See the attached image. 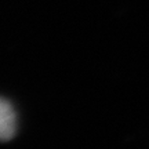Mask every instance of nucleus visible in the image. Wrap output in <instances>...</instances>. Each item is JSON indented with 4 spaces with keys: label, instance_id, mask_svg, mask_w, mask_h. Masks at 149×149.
<instances>
[{
    "label": "nucleus",
    "instance_id": "1",
    "mask_svg": "<svg viewBox=\"0 0 149 149\" xmlns=\"http://www.w3.org/2000/svg\"><path fill=\"white\" fill-rule=\"evenodd\" d=\"M15 135V113L10 104L0 98V141H8Z\"/></svg>",
    "mask_w": 149,
    "mask_h": 149
}]
</instances>
